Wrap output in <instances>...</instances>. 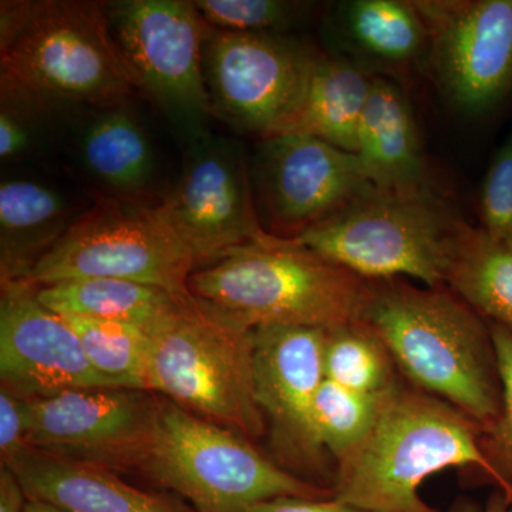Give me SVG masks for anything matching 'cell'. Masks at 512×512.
Here are the masks:
<instances>
[{"label": "cell", "instance_id": "4fadbf2b", "mask_svg": "<svg viewBox=\"0 0 512 512\" xmlns=\"http://www.w3.org/2000/svg\"><path fill=\"white\" fill-rule=\"evenodd\" d=\"M251 178L262 228L284 239L328 220L372 185L355 154L296 133L259 140Z\"/></svg>", "mask_w": 512, "mask_h": 512}, {"label": "cell", "instance_id": "d6a6232c", "mask_svg": "<svg viewBox=\"0 0 512 512\" xmlns=\"http://www.w3.org/2000/svg\"><path fill=\"white\" fill-rule=\"evenodd\" d=\"M247 512H369L338 498L278 497L249 508Z\"/></svg>", "mask_w": 512, "mask_h": 512}, {"label": "cell", "instance_id": "7402d4cb", "mask_svg": "<svg viewBox=\"0 0 512 512\" xmlns=\"http://www.w3.org/2000/svg\"><path fill=\"white\" fill-rule=\"evenodd\" d=\"M373 77L346 57L320 56L305 103L286 134H306L356 154Z\"/></svg>", "mask_w": 512, "mask_h": 512}, {"label": "cell", "instance_id": "f546056e", "mask_svg": "<svg viewBox=\"0 0 512 512\" xmlns=\"http://www.w3.org/2000/svg\"><path fill=\"white\" fill-rule=\"evenodd\" d=\"M501 383L503 403L497 419L481 427L480 448L491 470V485L512 501V333L490 323Z\"/></svg>", "mask_w": 512, "mask_h": 512}, {"label": "cell", "instance_id": "ba28073f", "mask_svg": "<svg viewBox=\"0 0 512 512\" xmlns=\"http://www.w3.org/2000/svg\"><path fill=\"white\" fill-rule=\"evenodd\" d=\"M194 255L150 205L97 198L30 272L37 286L113 278L190 295Z\"/></svg>", "mask_w": 512, "mask_h": 512}, {"label": "cell", "instance_id": "44dd1931", "mask_svg": "<svg viewBox=\"0 0 512 512\" xmlns=\"http://www.w3.org/2000/svg\"><path fill=\"white\" fill-rule=\"evenodd\" d=\"M342 42L363 62L386 70L426 63V26L412 0H353L335 16Z\"/></svg>", "mask_w": 512, "mask_h": 512}, {"label": "cell", "instance_id": "83f0119b", "mask_svg": "<svg viewBox=\"0 0 512 512\" xmlns=\"http://www.w3.org/2000/svg\"><path fill=\"white\" fill-rule=\"evenodd\" d=\"M387 394L357 393L326 379L320 384L313 403V431L319 446L332 454L336 463L369 436Z\"/></svg>", "mask_w": 512, "mask_h": 512}, {"label": "cell", "instance_id": "d6986e66", "mask_svg": "<svg viewBox=\"0 0 512 512\" xmlns=\"http://www.w3.org/2000/svg\"><path fill=\"white\" fill-rule=\"evenodd\" d=\"M355 156L373 187L431 188L412 104L403 90L386 77H373L372 92L357 133Z\"/></svg>", "mask_w": 512, "mask_h": 512}, {"label": "cell", "instance_id": "52a82bcc", "mask_svg": "<svg viewBox=\"0 0 512 512\" xmlns=\"http://www.w3.org/2000/svg\"><path fill=\"white\" fill-rule=\"evenodd\" d=\"M195 512H247L278 497L332 498L333 490L295 476L251 441L160 396L153 446L143 467Z\"/></svg>", "mask_w": 512, "mask_h": 512}, {"label": "cell", "instance_id": "836d02e7", "mask_svg": "<svg viewBox=\"0 0 512 512\" xmlns=\"http://www.w3.org/2000/svg\"><path fill=\"white\" fill-rule=\"evenodd\" d=\"M28 501L15 471L8 466L0 467V512H26Z\"/></svg>", "mask_w": 512, "mask_h": 512}, {"label": "cell", "instance_id": "f1b7e54d", "mask_svg": "<svg viewBox=\"0 0 512 512\" xmlns=\"http://www.w3.org/2000/svg\"><path fill=\"white\" fill-rule=\"evenodd\" d=\"M212 29L234 33H281L301 22L312 3L285 0H195Z\"/></svg>", "mask_w": 512, "mask_h": 512}, {"label": "cell", "instance_id": "277c9868", "mask_svg": "<svg viewBox=\"0 0 512 512\" xmlns=\"http://www.w3.org/2000/svg\"><path fill=\"white\" fill-rule=\"evenodd\" d=\"M480 431L456 407L400 383L384 399L366 440L336 463L333 494L369 512H441L420 495L434 474L463 468L491 484Z\"/></svg>", "mask_w": 512, "mask_h": 512}, {"label": "cell", "instance_id": "d4e9b609", "mask_svg": "<svg viewBox=\"0 0 512 512\" xmlns=\"http://www.w3.org/2000/svg\"><path fill=\"white\" fill-rule=\"evenodd\" d=\"M323 369L326 380L372 396H384L402 383L389 349L365 322L326 332Z\"/></svg>", "mask_w": 512, "mask_h": 512}, {"label": "cell", "instance_id": "6da1fadb", "mask_svg": "<svg viewBox=\"0 0 512 512\" xmlns=\"http://www.w3.org/2000/svg\"><path fill=\"white\" fill-rule=\"evenodd\" d=\"M363 322L413 387L481 427L497 419L503 383L490 323L447 286L372 281Z\"/></svg>", "mask_w": 512, "mask_h": 512}, {"label": "cell", "instance_id": "cb8c5ba5", "mask_svg": "<svg viewBox=\"0 0 512 512\" xmlns=\"http://www.w3.org/2000/svg\"><path fill=\"white\" fill-rule=\"evenodd\" d=\"M37 296L59 315L127 323L148 333L187 295L124 279L84 278L39 286Z\"/></svg>", "mask_w": 512, "mask_h": 512}, {"label": "cell", "instance_id": "5bb4252c", "mask_svg": "<svg viewBox=\"0 0 512 512\" xmlns=\"http://www.w3.org/2000/svg\"><path fill=\"white\" fill-rule=\"evenodd\" d=\"M29 448L113 471L143 470L160 396L131 389L72 390L28 400Z\"/></svg>", "mask_w": 512, "mask_h": 512}, {"label": "cell", "instance_id": "9a60e30c", "mask_svg": "<svg viewBox=\"0 0 512 512\" xmlns=\"http://www.w3.org/2000/svg\"><path fill=\"white\" fill-rule=\"evenodd\" d=\"M325 330L259 326L254 336L255 397L275 457L295 476L315 474L322 487V447L313 431V403L325 380ZM305 480V478H303Z\"/></svg>", "mask_w": 512, "mask_h": 512}, {"label": "cell", "instance_id": "8fae6325", "mask_svg": "<svg viewBox=\"0 0 512 512\" xmlns=\"http://www.w3.org/2000/svg\"><path fill=\"white\" fill-rule=\"evenodd\" d=\"M154 208L190 249L197 268L268 235L256 212L244 147L208 131L188 141L180 178Z\"/></svg>", "mask_w": 512, "mask_h": 512}, {"label": "cell", "instance_id": "1f68e13d", "mask_svg": "<svg viewBox=\"0 0 512 512\" xmlns=\"http://www.w3.org/2000/svg\"><path fill=\"white\" fill-rule=\"evenodd\" d=\"M28 400L0 386V457L2 466L29 448Z\"/></svg>", "mask_w": 512, "mask_h": 512}, {"label": "cell", "instance_id": "7a4b0ae2", "mask_svg": "<svg viewBox=\"0 0 512 512\" xmlns=\"http://www.w3.org/2000/svg\"><path fill=\"white\" fill-rule=\"evenodd\" d=\"M106 3L3 0L0 84L66 111L130 99L140 86L111 35Z\"/></svg>", "mask_w": 512, "mask_h": 512}, {"label": "cell", "instance_id": "30bf717a", "mask_svg": "<svg viewBox=\"0 0 512 512\" xmlns=\"http://www.w3.org/2000/svg\"><path fill=\"white\" fill-rule=\"evenodd\" d=\"M111 35L140 92L147 93L188 141L207 133L212 117L204 76L210 26L188 0L107 2Z\"/></svg>", "mask_w": 512, "mask_h": 512}, {"label": "cell", "instance_id": "2e32d148", "mask_svg": "<svg viewBox=\"0 0 512 512\" xmlns=\"http://www.w3.org/2000/svg\"><path fill=\"white\" fill-rule=\"evenodd\" d=\"M28 279L2 284L0 379L22 399L72 390L116 389L90 365L76 330L37 296Z\"/></svg>", "mask_w": 512, "mask_h": 512}, {"label": "cell", "instance_id": "ac0fdd59", "mask_svg": "<svg viewBox=\"0 0 512 512\" xmlns=\"http://www.w3.org/2000/svg\"><path fill=\"white\" fill-rule=\"evenodd\" d=\"M12 468L29 500L69 512H195L175 498L128 484L109 468L26 448Z\"/></svg>", "mask_w": 512, "mask_h": 512}, {"label": "cell", "instance_id": "ffe728a7", "mask_svg": "<svg viewBox=\"0 0 512 512\" xmlns=\"http://www.w3.org/2000/svg\"><path fill=\"white\" fill-rule=\"evenodd\" d=\"M84 211L39 178L3 177L0 183V284L28 279Z\"/></svg>", "mask_w": 512, "mask_h": 512}, {"label": "cell", "instance_id": "e0dca14e", "mask_svg": "<svg viewBox=\"0 0 512 512\" xmlns=\"http://www.w3.org/2000/svg\"><path fill=\"white\" fill-rule=\"evenodd\" d=\"M63 140L99 198L157 205L156 153L128 100L73 111Z\"/></svg>", "mask_w": 512, "mask_h": 512}, {"label": "cell", "instance_id": "7c38bea8", "mask_svg": "<svg viewBox=\"0 0 512 512\" xmlns=\"http://www.w3.org/2000/svg\"><path fill=\"white\" fill-rule=\"evenodd\" d=\"M426 26V64L444 99L484 116L512 99V0H412Z\"/></svg>", "mask_w": 512, "mask_h": 512}, {"label": "cell", "instance_id": "603a6c76", "mask_svg": "<svg viewBox=\"0 0 512 512\" xmlns=\"http://www.w3.org/2000/svg\"><path fill=\"white\" fill-rule=\"evenodd\" d=\"M446 286L487 320L512 333V247L466 221L458 225Z\"/></svg>", "mask_w": 512, "mask_h": 512}, {"label": "cell", "instance_id": "484cf974", "mask_svg": "<svg viewBox=\"0 0 512 512\" xmlns=\"http://www.w3.org/2000/svg\"><path fill=\"white\" fill-rule=\"evenodd\" d=\"M76 330L90 365L116 389H148L150 336L127 323L63 316ZM151 393V392H150Z\"/></svg>", "mask_w": 512, "mask_h": 512}, {"label": "cell", "instance_id": "8992f818", "mask_svg": "<svg viewBox=\"0 0 512 512\" xmlns=\"http://www.w3.org/2000/svg\"><path fill=\"white\" fill-rule=\"evenodd\" d=\"M460 218L434 188L389 190L370 185L296 242L366 281L412 278L446 286Z\"/></svg>", "mask_w": 512, "mask_h": 512}, {"label": "cell", "instance_id": "9c48e42d", "mask_svg": "<svg viewBox=\"0 0 512 512\" xmlns=\"http://www.w3.org/2000/svg\"><path fill=\"white\" fill-rule=\"evenodd\" d=\"M320 56L313 47L281 33L208 29L204 76L212 117L258 141L288 133L305 103Z\"/></svg>", "mask_w": 512, "mask_h": 512}, {"label": "cell", "instance_id": "5b68a950", "mask_svg": "<svg viewBox=\"0 0 512 512\" xmlns=\"http://www.w3.org/2000/svg\"><path fill=\"white\" fill-rule=\"evenodd\" d=\"M148 389L247 440L265 436L252 330L183 296L148 332Z\"/></svg>", "mask_w": 512, "mask_h": 512}, {"label": "cell", "instance_id": "4dcf8cb0", "mask_svg": "<svg viewBox=\"0 0 512 512\" xmlns=\"http://www.w3.org/2000/svg\"><path fill=\"white\" fill-rule=\"evenodd\" d=\"M480 227L512 247V136L498 148L480 191Z\"/></svg>", "mask_w": 512, "mask_h": 512}, {"label": "cell", "instance_id": "3957f363", "mask_svg": "<svg viewBox=\"0 0 512 512\" xmlns=\"http://www.w3.org/2000/svg\"><path fill=\"white\" fill-rule=\"evenodd\" d=\"M372 281L333 264L295 239L266 235L201 266L188 292L244 328L328 330L363 322Z\"/></svg>", "mask_w": 512, "mask_h": 512}, {"label": "cell", "instance_id": "4316f807", "mask_svg": "<svg viewBox=\"0 0 512 512\" xmlns=\"http://www.w3.org/2000/svg\"><path fill=\"white\" fill-rule=\"evenodd\" d=\"M73 111L57 109L32 94L0 84V160L20 163L63 141Z\"/></svg>", "mask_w": 512, "mask_h": 512}, {"label": "cell", "instance_id": "e575fe53", "mask_svg": "<svg viewBox=\"0 0 512 512\" xmlns=\"http://www.w3.org/2000/svg\"><path fill=\"white\" fill-rule=\"evenodd\" d=\"M447 512H512V501L500 490H494L485 503L457 498Z\"/></svg>", "mask_w": 512, "mask_h": 512}, {"label": "cell", "instance_id": "d590c367", "mask_svg": "<svg viewBox=\"0 0 512 512\" xmlns=\"http://www.w3.org/2000/svg\"><path fill=\"white\" fill-rule=\"evenodd\" d=\"M26 512H69L55 505L43 503V501L29 500L26 505Z\"/></svg>", "mask_w": 512, "mask_h": 512}]
</instances>
